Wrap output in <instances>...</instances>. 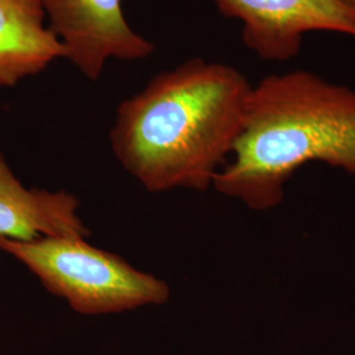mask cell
Listing matches in <instances>:
<instances>
[{
  "instance_id": "obj_4",
  "label": "cell",
  "mask_w": 355,
  "mask_h": 355,
  "mask_svg": "<svg viewBox=\"0 0 355 355\" xmlns=\"http://www.w3.org/2000/svg\"><path fill=\"white\" fill-rule=\"evenodd\" d=\"M64 58L89 80H98L111 60L148 58L154 44L129 26L123 0H40Z\"/></svg>"
},
{
  "instance_id": "obj_6",
  "label": "cell",
  "mask_w": 355,
  "mask_h": 355,
  "mask_svg": "<svg viewBox=\"0 0 355 355\" xmlns=\"http://www.w3.org/2000/svg\"><path fill=\"white\" fill-rule=\"evenodd\" d=\"M78 207V199L69 192L26 189L0 153V237L20 241L87 237Z\"/></svg>"
},
{
  "instance_id": "obj_5",
  "label": "cell",
  "mask_w": 355,
  "mask_h": 355,
  "mask_svg": "<svg viewBox=\"0 0 355 355\" xmlns=\"http://www.w3.org/2000/svg\"><path fill=\"white\" fill-rule=\"evenodd\" d=\"M218 11L240 20L243 44L266 61L284 62L311 32L355 38V13L338 0H215Z\"/></svg>"
},
{
  "instance_id": "obj_2",
  "label": "cell",
  "mask_w": 355,
  "mask_h": 355,
  "mask_svg": "<svg viewBox=\"0 0 355 355\" xmlns=\"http://www.w3.org/2000/svg\"><path fill=\"white\" fill-rule=\"evenodd\" d=\"M311 162L355 177L354 89L305 70L267 76L250 89L240 135L212 187L266 212Z\"/></svg>"
},
{
  "instance_id": "obj_7",
  "label": "cell",
  "mask_w": 355,
  "mask_h": 355,
  "mask_svg": "<svg viewBox=\"0 0 355 355\" xmlns=\"http://www.w3.org/2000/svg\"><path fill=\"white\" fill-rule=\"evenodd\" d=\"M45 19L40 0H0V87L15 86L64 58Z\"/></svg>"
},
{
  "instance_id": "obj_3",
  "label": "cell",
  "mask_w": 355,
  "mask_h": 355,
  "mask_svg": "<svg viewBox=\"0 0 355 355\" xmlns=\"http://www.w3.org/2000/svg\"><path fill=\"white\" fill-rule=\"evenodd\" d=\"M0 250L28 267L42 286L79 315L98 316L162 305L167 283L125 259L86 241V237H38L31 241L0 237Z\"/></svg>"
},
{
  "instance_id": "obj_1",
  "label": "cell",
  "mask_w": 355,
  "mask_h": 355,
  "mask_svg": "<svg viewBox=\"0 0 355 355\" xmlns=\"http://www.w3.org/2000/svg\"><path fill=\"white\" fill-rule=\"evenodd\" d=\"M252 85L237 69L191 60L121 103L110 135L116 159L149 192L207 191L227 164Z\"/></svg>"
},
{
  "instance_id": "obj_8",
  "label": "cell",
  "mask_w": 355,
  "mask_h": 355,
  "mask_svg": "<svg viewBox=\"0 0 355 355\" xmlns=\"http://www.w3.org/2000/svg\"><path fill=\"white\" fill-rule=\"evenodd\" d=\"M346 8L355 13V0H338Z\"/></svg>"
}]
</instances>
